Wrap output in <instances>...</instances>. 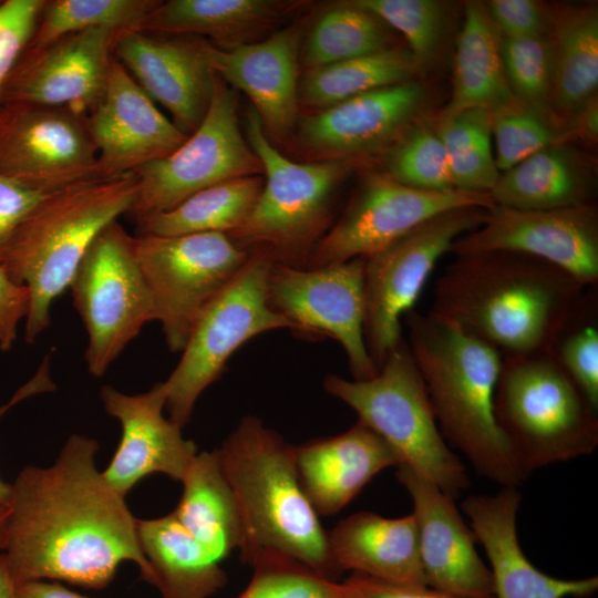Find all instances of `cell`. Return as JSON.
Masks as SVG:
<instances>
[{"instance_id": "1", "label": "cell", "mask_w": 598, "mask_h": 598, "mask_svg": "<svg viewBox=\"0 0 598 598\" xmlns=\"http://www.w3.org/2000/svg\"><path fill=\"white\" fill-rule=\"evenodd\" d=\"M97 451L94 439L73 434L51 466H27L11 484L4 555L16 586L53 580L103 589L131 560L155 587L137 519L97 470Z\"/></svg>"}, {"instance_id": "2", "label": "cell", "mask_w": 598, "mask_h": 598, "mask_svg": "<svg viewBox=\"0 0 598 598\" xmlns=\"http://www.w3.org/2000/svg\"><path fill=\"white\" fill-rule=\"evenodd\" d=\"M435 282L431 312L495 348L503 358L550 351L586 306V289L532 256H455Z\"/></svg>"}, {"instance_id": "3", "label": "cell", "mask_w": 598, "mask_h": 598, "mask_svg": "<svg viewBox=\"0 0 598 598\" xmlns=\"http://www.w3.org/2000/svg\"><path fill=\"white\" fill-rule=\"evenodd\" d=\"M408 346L424 381L440 431L477 474L503 487L523 475L499 429L494 399L503 355L431 311L405 315Z\"/></svg>"}, {"instance_id": "4", "label": "cell", "mask_w": 598, "mask_h": 598, "mask_svg": "<svg viewBox=\"0 0 598 598\" xmlns=\"http://www.w3.org/2000/svg\"><path fill=\"white\" fill-rule=\"evenodd\" d=\"M217 451L239 511L241 561L250 565L262 554H280L338 581L342 573L302 489L293 446L248 415Z\"/></svg>"}, {"instance_id": "5", "label": "cell", "mask_w": 598, "mask_h": 598, "mask_svg": "<svg viewBox=\"0 0 598 598\" xmlns=\"http://www.w3.org/2000/svg\"><path fill=\"white\" fill-rule=\"evenodd\" d=\"M137 188L134 172L80 181L48 194L14 229L0 266L28 289V343L49 328L54 300L70 287L95 237L130 212Z\"/></svg>"}, {"instance_id": "6", "label": "cell", "mask_w": 598, "mask_h": 598, "mask_svg": "<svg viewBox=\"0 0 598 598\" xmlns=\"http://www.w3.org/2000/svg\"><path fill=\"white\" fill-rule=\"evenodd\" d=\"M494 411L525 477L598 446V410L551 350L503 358Z\"/></svg>"}, {"instance_id": "7", "label": "cell", "mask_w": 598, "mask_h": 598, "mask_svg": "<svg viewBox=\"0 0 598 598\" xmlns=\"http://www.w3.org/2000/svg\"><path fill=\"white\" fill-rule=\"evenodd\" d=\"M324 390L353 409L405 465L453 498L470 485L460 457L446 444L424 381L406 341L386 357L377 375L347 380L329 374Z\"/></svg>"}, {"instance_id": "8", "label": "cell", "mask_w": 598, "mask_h": 598, "mask_svg": "<svg viewBox=\"0 0 598 598\" xmlns=\"http://www.w3.org/2000/svg\"><path fill=\"white\" fill-rule=\"evenodd\" d=\"M245 132L266 182L248 217L228 236L243 248L266 249L275 262L305 268L329 220L350 161L288 159L270 143L254 109L246 114Z\"/></svg>"}, {"instance_id": "9", "label": "cell", "mask_w": 598, "mask_h": 598, "mask_svg": "<svg viewBox=\"0 0 598 598\" xmlns=\"http://www.w3.org/2000/svg\"><path fill=\"white\" fill-rule=\"evenodd\" d=\"M274 262L265 249L251 251L245 266L205 309L182 357L163 381L168 419L184 427L200 394L223 373L231 354L251 338L276 329H292L268 301Z\"/></svg>"}, {"instance_id": "10", "label": "cell", "mask_w": 598, "mask_h": 598, "mask_svg": "<svg viewBox=\"0 0 598 598\" xmlns=\"http://www.w3.org/2000/svg\"><path fill=\"white\" fill-rule=\"evenodd\" d=\"M69 288L87 332V370L102 377L143 326L153 321L135 236L117 220L109 224L91 244Z\"/></svg>"}, {"instance_id": "11", "label": "cell", "mask_w": 598, "mask_h": 598, "mask_svg": "<svg viewBox=\"0 0 598 598\" xmlns=\"http://www.w3.org/2000/svg\"><path fill=\"white\" fill-rule=\"evenodd\" d=\"M138 264L172 352H182L198 319L251 255L223 233L135 236Z\"/></svg>"}, {"instance_id": "12", "label": "cell", "mask_w": 598, "mask_h": 598, "mask_svg": "<svg viewBox=\"0 0 598 598\" xmlns=\"http://www.w3.org/2000/svg\"><path fill=\"white\" fill-rule=\"evenodd\" d=\"M486 208L441 213L364 258V340L378 370L402 342V318L413 310L439 259L478 228Z\"/></svg>"}, {"instance_id": "13", "label": "cell", "mask_w": 598, "mask_h": 598, "mask_svg": "<svg viewBox=\"0 0 598 598\" xmlns=\"http://www.w3.org/2000/svg\"><path fill=\"white\" fill-rule=\"evenodd\" d=\"M237 104L234 90L216 76L200 125L169 155L134 171L137 195L126 215L136 223L207 187L262 172L240 130Z\"/></svg>"}, {"instance_id": "14", "label": "cell", "mask_w": 598, "mask_h": 598, "mask_svg": "<svg viewBox=\"0 0 598 598\" xmlns=\"http://www.w3.org/2000/svg\"><path fill=\"white\" fill-rule=\"evenodd\" d=\"M270 307L306 337H329L343 348L353 380L379 372L364 340V258L316 268L272 262Z\"/></svg>"}, {"instance_id": "15", "label": "cell", "mask_w": 598, "mask_h": 598, "mask_svg": "<svg viewBox=\"0 0 598 598\" xmlns=\"http://www.w3.org/2000/svg\"><path fill=\"white\" fill-rule=\"evenodd\" d=\"M489 193L424 190L403 185L386 173L368 175L339 220L319 240L305 268L368 257L425 220L460 207L489 209Z\"/></svg>"}, {"instance_id": "16", "label": "cell", "mask_w": 598, "mask_h": 598, "mask_svg": "<svg viewBox=\"0 0 598 598\" xmlns=\"http://www.w3.org/2000/svg\"><path fill=\"white\" fill-rule=\"evenodd\" d=\"M0 174L47 190L100 176L87 116L62 107L0 104Z\"/></svg>"}, {"instance_id": "17", "label": "cell", "mask_w": 598, "mask_h": 598, "mask_svg": "<svg viewBox=\"0 0 598 598\" xmlns=\"http://www.w3.org/2000/svg\"><path fill=\"white\" fill-rule=\"evenodd\" d=\"M512 251L535 257L586 287L598 282V216L594 205L524 210L495 205L485 221L451 246L455 256Z\"/></svg>"}, {"instance_id": "18", "label": "cell", "mask_w": 598, "mask_h": 598, "mask_svg": "<svg viewBox=\"0 0 598 598\" xmlns=\"http://www.w3.org/2000/svg\"><path fill=\"white\" fill-rule=\"evenodd\" d=\"M116 33L90 29L27 48L2 86L0 104L62 107L89 116L104 94Z\"/></svg>"}, {"instance_id": "19", "label": "cell", "mask_w": 598, "mask_h": 598, "mask_svg": "<svg viewBox=\"0 0 598 598\" xmlns=\"http://www.w3.org/2000/svg\"><path fill=\"white\" fill-rule=\"evenodd\" d=\"M206 41L188 35L162 37L136 30L115 34L113 56L136 83L192 134L203 122L216 74L206 55Z\"/></svg>"}, {"instance_id": "20", "label": "cell", "mask_w": 598, "mask_h": 598, "mask_svg": "<svg viewBox=\"0 0 598 598\" xmlns=\"http://www.w3.org/2000/svg\"><path fill=\"white\" fill-rule=\"evenodd\" d=\"M425 99V87L412 80L375 89L306 116L299 137L323 159L388 152L416 123Z\"/></svg>"}, {"instance_id": "21", "label": "cell", "mask_w": 598, "mask_h": 598, "mask_svg": "<svg viewBox=\"0 0 598 598\" xmlns=\"http://www.w3.org/2000/svg\"><path fill=\"white\" fill-rule=\"evenodd\" d=\"M100 176H116L169 155L188 137L113 56L104 94L87 116Z\"/></svg>"}, {"instance_id": "22", "label": "cell", "mask_w": 598, "mask_h": 598, "mask_svg": "<svg viewBox=\"0 0 598 598\" xmlns=\"http://www.w3.org/2000/svg\"><path fill=\"white\" fill-rule=\"evenodd\" d=\"M395 476L413 502L426 585L464 598H494L493 577L475 549V535L453 497L405 465Z\"/></svg>"}, {"instance_id": "23", "label": "cell", "mask_w": 598, "mask_h": 598, "mask_svg": "<svg viewBox=\"0 0 598 598\" xmlns=\"http://www.w3.org/2000/svg\"><path fill=\"white\" fill-rule=\"evenodd\" d=\"M100 398L105 411L122 426L116 452L102 472L106 483L125 497L141 480L153 473L181 482L198 451L193 441L183 436V427L164 416L166 392L163 382L138 394H125L103 385Z\"/></svg>"}, {"instance_id": "24", "label": "cell", "mask_w": 598, "mask_h": 598, "mask_svg": "<svg viewBox=\"0 0 598 598\" xmlns=\"http://www.w3.org/2000/svg\"><path fill=\"white\" fill-rule=\"evenodd\" d=\"M520 493L512 486L495 495H470L462 508L483 545L493 577L494 598H588L598 577L559 579L538 570L523 553L516 529Z\"/></svg>"}, {"instance_id": "25", "label": "cell", "mask_w": 598, "mask_h": 598, "mask_svg": "<svg viewBox=\"0 0 598 598\" xmlns=\"http://www.w3.org/2000/svg\"><path fill=\"white\" fill-rule=\"evenodd\" d=\"M298 45L296 28L231 48L206 42V55L215 74L249 96L266 133L276 136L287 134L296 121Z\"/></svg>"}, {"instance_id": "26", "label": "cell", "mask_w": 598, "mask_h": 598, "mask_svg": "<svg viewBox=\"0 0 598 598\" xmlns=\"http://www.w3.org/2000/svg\"><path fill=\"white\" fill-rule=\"evenodd\" d=\"M302 489L317 514L346 507L381 471L399 466L392 447L358 421L348 431L293 446Z\"/></svg>"}, {"instance_id": "27", "label": "cell", "mask_w": 598, "mask_h": 598, "mask_svg": "<svg viewBox=\"0 0 598 598\" xmlns=\"http://www.w3.org/2000/svg\"><path fill=\"white\" fill-rule=\"evenodd\" d=\"M328 542L333 561L341 573L427 586L413 514L386 518L372 512H359L340 520L328 532Z\"/></svg>"}, {"instance_id": "28", "label": "cell", "mask_w": 598, "mask_h": 598, "mask_svg": "<svg viewBox=\"0 0 598 598\" xmlns=\"http://www.w3.org/2000/svg\"><path fill=\"white\" fill-rule=\"evenodd\" d=\"M594 166L563 143L547 146L499 174L491 190L495 205L548 210L590 204Z\"/></svg>"}, {"instance_id": "29", "label": "cell", "mask_w": 598, "mask_h": 598, "mask_svg": "<svg viewBox=\"0 0 598 598\" xmlns=\"http://www.w3.org/2000/svg\"><path fill=\"white\" fill-rule=\"evenodd\" d=\"M140 547L162 598H209L228 581L226 571L175 518L137 519Z\"/></svg>"}, {"instance_id": "30", "label": "cell", "mask_w": 598, "mask_h": 598, "mask_svg": "<svg viewBox=\"0 0 598 598\" xmlns=\"http://www.w3.org/2000/svg\"><path fill=\"white\" fill-rule=\"evenodd\" d=\"M288 8L289 2L274 0L159 1L134 30L152 34L204 35L221 48H231L274 25Z\"/></svg>"}, {"instance_id": "31", "label": "cell", "mask_w": 598, "mask_h": 598, "mask_svg": "<svg viewBox=\"0 0 598 598\" xmlns=\"http://www.w3.org/2000/svg\"><path fill=\"white\" fill-rule=\"evenodd\" d=\"M181 482L183 493L172 514L220 563L239 549L241 525L218 451L197 452Z\"/></svg>"}, {"instance_id": "32", "label": "cell", "mask_w": 598, "mask_h": 598, "mask_svg": "<svg viewBox=\"0 0 598 598\" xmlns=\"http://www.w3.org/2000/svg\"><path fill=\"white\" fill-rule=\"evenodd\" d=\"M514 100L503 69L498 32L484 4L466 2L455 51L452 95L439 120L468 109L491 112Z\"/></svg>"}, {"instance_id": "33", "label": "cell", "mask_w": 598, "mask_h": 598, "mask_svg": "<svg viewBox=\"0 0 598 598\" xmlns=\"http://www.w3.org/2000/svg\"><path fill=\"white\" fill-rule=\"evenodd\" d=\"M554 51L553 110L573 117L597 99L598 9L596 3L548 10Z\"/></svg>"}, {"instance_id": "34", "label": "cell", "mask_w": 598, "mask_h": 598, "mask_svg": "<svg viewBox=\"0 0 598 598\" xmlns=\"http://www.w3.org/2000/svg\"><path fill=\"white\" fill-rule=\"evenodd\" d=\"M258 176L226 181L195 193L174 208L136 221V236L230 234L250 214L262 188Z\"/></svg>"}, {"instance_id": "35", "label": "cell", "mask_w": 598, "mask_h": 598, "mask_svg": "<svg viewBox=\"0 0 598 598\" xmlns=\"http://www.w3.org/2000/svg\"><path fill=\"white\" fill-rule=\"evenodd\" d=\"M419 66L405 48H395L308 70L298 95L319 110L359 94L410 81Z\"/></svg>"}, {"instance_id": "36", "label": "cell", "mask_w": 598, "mask_h": 598, "mask_svg": "<svg viewBox=\"0 0 598 598\" xmlns=\"http://www.w3.org/2000/svg\"><path fill=\"white\" fill-rule=\"evenodd\" d=\"M391 35L373 13L352 1L331 6L312 23L302 48V61L311 70L369 55L391 47Z\"/></svg>"}, {"instance_id": "37", "label": "cell", "mask_w": 598, "mask_h": 598, "mask_svg": "<svg viewBox=\"0 0 598 598\" xmlns=\"http://www.w3.org/2000/svg\"><path fill=\"white\" fill-rule=\"evenodd\" d=\"M435 128L446 152L454 187L491 194L499 173L491 146L489 111L468 109L437 120Z\"/></svg>"}, {"instance_id": "38", "label": "cell", "mask_w": 598, "mask_h": 598, "mask_svg": "<svg viewBox=\"0 0 598 598\" xmlns=\"http://www.w3.org/2000/svg\"><path fill=\"white\" fill-rule=\"evenodd\" d=\"M158 3L156 0H45L27 48L90 29L134 30Z\"/></svg>"}, {"instance_id": "39", "label": "cell", "mask_w": 598, "mask_h": 598, "mask_svg": "<svg viewBox=\"0 0 598 598\" xmlns=\"http://www.w3.org/2000/svg\"><path fill=\"white\" fill-rule=\"evenodd\" d=\"M499 52L514 97L557 122L553 110L554 51L548 35L511 38L498 33Z\"/></svg>"}, {"instance_id": "40", "label": "cell", "mask_w": 598, "mask_h": 598, "mask_svg": "<svg viewBox=\"0 0 598 598\" xmlns=\"http://www.w3.org/2000/svg\"><path fill=\"white\" fill-rule=\"evenodd\" d=\"M386 174L419 189H454L446 152L436 128L413 124L388 151Z\"/></svg>"}, {"instance_id": "41", "label": "cell", "mask_w": 598, "mask_h": 598, "mask_svg": "<svg viewBox=\"0 0 598 598\" xmlns=\"http://www.w3.org/2000/svg\"><path fill=\"white\" fill-rule=\"evenodd\" d=\"M496 143V167L505 172L536 152L566 142L557 122L527 107L516 99L491 111Z\"/></svg>"}, {"instance_id": "42", "label": "cell", "mask_w": 598, "mask_h": 598, "mask_svg": "<svg viewBox=\"0 0 598 598\" xmlns=\"http://www.w3.org/2000/svg\"><path fill=\"white\" fill-rule=\"evenodd\" d=\"M401 32L419 69L435 56L445 31L446 6L436 0H353Z\"/></svg>"}, {"instance_id": "43", "label": "cell", "mask_w": 598, "mask_h": 598, "mask_svg": "<svg viewBox=\"0 0 598 598\" xmlns=\"http://www.w3.org/2000/svg\"><path fill=\"white\" fill-rule=\"evenodd\" d=\"M249 566L252 577L237 598H343L341 582L293 558L268 553Z\"/></svg>"}, {"instance_id": "44", "label": "cell", "mask_w": 598, "mask_h": 598, "mask_svg": "<svg viewBox=\"0 0 598 598\" xmlns=\"http://www.w3.org/2000/svg\"><path fill=\"white\" fill-rule=\"evenodd\" d=\"M585 307L560 333L551 352L598 410V328L594 319H585Z\"/></svg>"}, {"instance_id": "45", "label": "cell", "mask_w": 598, "mask_h": 598, "mask_svg": "<svg viewBox=\"0 0 598 598\" xmlns=\"http://www.w3.org/2000/svg\"><path fill=\"white\" fill-rule=\"evenodd\" d=\"M45 0H0V93L27 49Z\"/></svg>"}, {"instance_id": "46", "label": "cell", "mask_w": 598, "mask_h": 598, "mask_svg": "<svg viewBox=\"0 0 598 598\" xmlns=\"http://www.w3.org/2000/svg\"><path fill=\"white\" fill-rule=\"evenodd\" d=\"M484 7L497 32L504 37L548 35V10L537 1L492 0Z\"/></svg>"}, {"instance_id": "47", "label": "cell", "mask_w": 598, "mask_h": 598, "mask_svg": "<svg viewBox=\"0 0 598 598\" xmlns=\"http://www.w3.org/2000/svg\"><path fill=\"white\" fill-rule=\"evenodd\" d=\"M52 192L0 174V251L24 217Z\"/></svg>"}, {"instance_id": "48", "label": "cell", "mask_w": 598, "mask_h": 598, "mask_svg": "<svg viewBox=\"0 0 598 598\" xmlns=\"http://www.w3.org/2000/svg\"><path fill=\"white\" fill-rule=\"evenodd\" d=\"M343 598H464L429 586L405 585L351 574L341 581Z\"/></svg>"}, {"instance_id": "49", "label": "cell", "mask_w": 598, "mask_h": 598, "mask_svg": "<svg viewBox=\"0 0 598 598\" xmlns=\"http://www.w3.org/2000/svg\"><path fill=\"white\" fill-rule=\"evenodd\" d=\"M29 307L27 287L11 280L0 266V350L9 351L18 336V326L25 319Z\"/></svg>"}, {"instance_id": "50", "label": "cell", "mask_w": 598, "mask_h": 598, "mask_svg": "<svg viewBox=\"0 0 598 598\" xmlns=\"http://www.w3.org/2000/svg\"><path fill=\"white\" fill-rule=\"evenodd\" d=\"M55 390V384L50 375V361L43 359L34 375L20 386L11 399L0 406V417L17 403L34 394ZM12 495L11 484L6 483L0 476V504L9 506Z\"/></svg>"}, {"instance_id": "51", "label": "cell", "mask_w": 598, "mask_h": 598, "mask_svg": "<svg viewBox=\"0 0 598 598\" xmlns=\"http://www.w3.org/2000/svg\"><path fill=\"white\" fill-rule=\"evenodd\" d=\"M18 598H89L61 585L59 581L34 580L17 586Z\"/></svg>"}, {"instance_id": "52", "label": "cell", "mask_w": 598, "mask_h": 598, "mask_svg": "<svg viewBox=\"0 0 598 598\" xmlns=\"http://www.w3.org/2000/svg\"><path fill=\"white\" fill-rule=\"evenodd\" d=\"M571 131L582 138L597 140L598 136V102L588 103L573 116Z\"/></svg>"}, {"instance_id": "53", "label": "cell", "mask_w": 598, "mask_h": 598, "mask_svg": "<svg viewBox=\"0 0 598 598\" xmlns=\"http://www.w3.org/2000/svg\"><path fill=\"white\" fill-rule=\"evenodd\" d=\"M0 598H18L17 586L11 577L4 554L0 555Z\"/></svg>"}, {"instance_id": "54", "label": "cell", "mask_w": 598, "mask_h": 598, "mask_svg": "<svg viewBox=\"0 0 598 598\" xmlns=\"http://www.w3.org/2000/svg\"><path fill=\"white\" fill-rule=\"evenodd\" d=\"M9 506L0 504V549H4L8 543Z\"/></svg>"}]
</instances>
